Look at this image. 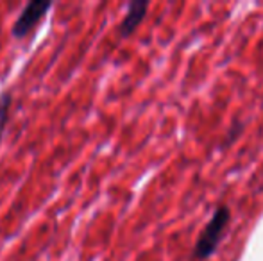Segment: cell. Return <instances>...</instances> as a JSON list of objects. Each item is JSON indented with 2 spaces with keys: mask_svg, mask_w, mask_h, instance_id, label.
<instances>
[{
  "mask_svg": "<svg viewBox=\"0 0 263 261\" xmlns=\"http://www.w3.org/2000/svg\"><path fill=\"white\" fill-rule=\"evenodd\" d=\"M229 224H231V209H229V206L220 204L213 211L208 224L195 240L194 251H192V261H206L211 258L220 245Z\"/></svg>",
  "mask_w": 263,
  "mask_h": 261,
  "instance_id": "cell-1",
  "label": "cell"
},
{
  "mask_svg": "<svg viewBox=\"0 0 263 261\" xmlns=\"http://www.w3.org/2000/svg\"><path fill=\"white\" fill-rule=\"evenodd\" d=\"M52 7L54 2H50V0H32V2L25 4L18 18L14 20L13 29H11L13 38L25 39L27 36H31V32L45 20Z\"/></svg>",
  "mask_w": 263,
  "mask_h": 261,
  "instance_id": "cell-2",
  "label": "cell"
},
{
  "mask_svg": "<svg viewBox=\"0 0 263 261\" xmlns=\"http://www.w3.org/2000/svg\"><path fill=\"white\" fill-rule=\"evenodd\" d=\"M151 4L142 2V0H135L127 6L124 18H122L120 25H118V34L120 38H129L131 34H135L136 29L142 25V22L145 20L147 11H149Z\"/></svg>",
  "mask_w": 263,
  "mask_h": 261,
  "instance_id": "cell-3",
  "label": "cell"
},
{
  "mask_svg": "<svg viewBox=\"0 0 263 261\" xmlns=\"http://www.w3.org/2000/svg\"><path fill=\"white\" fill-rule=\"evenodd\" d=\"M11 106H13V93L2 91L0 93V145H2L4 132H6V127L11 118Z\"/></svg>",
  "mask_w": 263,
  "mask_h": 261,
  "instance_id": "cell-4",
  "label": "cell"
}]
</instances>
